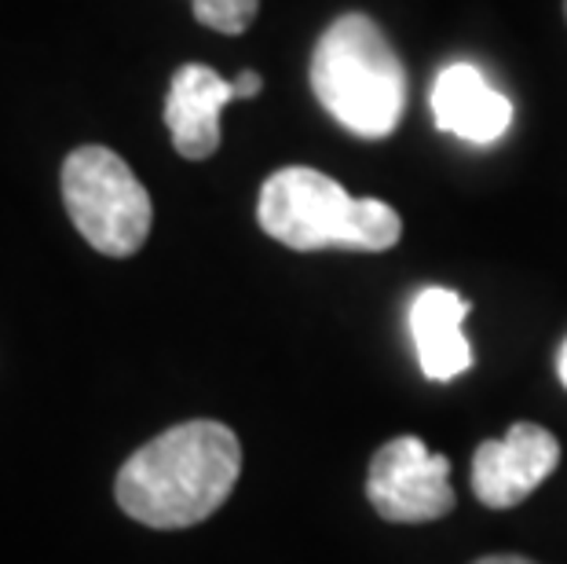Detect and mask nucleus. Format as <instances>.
<instances>
[{
    "label": "nucleus",
    "instance_id": "nucleus-1",
    "mask_svg": "<svg viewBox=\"0 0 567 564\" xmlns=\"http://www.w3.org/2000/svg\"><path fill=\"white\" fill-rule=\"evenodd\" d=\"M243 473V443L224 422H184L132 454L117 473V506L132 521L190 527L213 517Z\"/></svg>",
    "mask_w": 567,
    "mask_h": 564
},
{
    "label": "nucleus",
    "instance_id": "nucleus-2",
    "mask_svg": "<svg viewBox=\"0 0 567 564\" xmlns=\"http://www.w3.org/2000/svg\"><path fill=\"white\" fill-rule=\"evenodd\" d=\"M311 92L359 140H384L403 122L406 70L370 16L333 19L311 52Z\"/></svg>",
    "mask_w": 567,
    "mask_h": 564
},
{
    "label": "nucleus",
    "instance_id": "nucleus-3",
    "mask_svg": "<svg viewBox=\"0 0 567 564\" xmlns=\"http://www.w3.org/2000/svg\"><path fill=\"white\" fill-rule=\"evenodd\" d=\"M257 221L275 243L300 254L333 246L381 254L403 235L400 213L389 202L348 195L333 176L308 165H286L264 180Z\"/></svg>",
    "mask_w": 567,
    "mask_h": 564
},
{
    "label": "nucleus",
    "instance_id": "nucleus-4",
    "mask_svg": "<svg viewBox=\"0 0 567 564\" xmlns=\"http://www.w3.org/2000/svg\"><path fill=\"white\" fill-rule=\"evenodd\" d=\"M63 202L84 243L103 257H132L147 243L154 206L122 154L89 143L66 154Z\"/></svg>",
    "mask_w": 567,
    "mask_h": 564
},
{
    "label": "nucleus",
    "instance_id": "nucleus-5",
    "mask_svg": "<svg viewBox=\"0 0 567 564\" xmlns=\"http://www.w3.org/2000/svg\"><path fill=\"white\" fill-rule=\"evenodd\" d=\"M367 495L392 524H429L454 510L451 462L432 454L421 437H395L373 454Z\"/></svg>",
    "mask_w": 567,
    "mask_h": 564
},
{
    "label": "nucleus",
    "instance_id": "nucleus-6",
    "mask_svg": "<svg viewBox=\"0 0 567 564\" xmlns=\"http://www.w3.org/2000/svg\"><path fill=\"white\" fill-rule=\"evenodd\" d=\"M560 462V443L549 429L516 422L502 440H484L473 454V491L491 510H509L546 484Z\"/></svg>",
    "mask_w": 567,
    "mask_h": 564
},
{
    "label": "nucleus",
    "instance_id": "nucleus-7",
    "mask_svg": "<svg viewBox=\"0 0 567 564\" xmlns=\"http://www.w3.org/2000/svg\"><path fill=\"white\" fill-rule=\"evenodd\" d=\"M432 117L446 136H457L476 147L498 143L513 125V103L491 85L487 74L473 63L443 66L432 81Z\"/></svg>",
    "mask_w": 567,
    "mask_h": 564
},
{
    "label": "nucleus",
    "instance_id": "nucleus-8",
    "mask_svg": "<svg viewBox=\"0 0 567 564\" xmlns=\"http://www.w3.org/2000/svg\"><path fill=\"white\" fill-rule=\"evenodd\" d=\"M231 100H238L235 81L220 78L213 66H179L165 95V125L173 132V147L190 162L213 158L220 151V114Z\"/></svg>",
    "mask_w": 567,
    "mask_h": 564
},
{
    "label": "nucleus",
    "instance_id": "nucleus-9",
    "mask_svg": "<svg viewBox=\"0 0 567 564\" xmlns=\"http://www.w3.org/2000/svg\"><path fill=\"white\" fill-rule=\"evenodd\" d=\"M473 305L446 286H425L410 305L421 375L429 381H454L473 367V345L465 338V319Z\"/></svg>",
    "mask_w": 567,
    "mask_h": 564
},
{
    "label": "nucleus",
    "instance_id": "nucleus-10",
    "mask_svg": "<svg viewBox=\"0 0 567 564\" xmlns=\"http://www.w3.org/2000/svg\"><path fill=\"white\" fill-rule=\"evenodd\" d=\"M190 8H195L202 27L235 38V33H246L249 22L257 19L260 0H190Z\"/></svg>",
    "mask_w": 567,
    "mask_h": 564
},
{
    "label": "nucleus",
    "instance_id": "nucleus-11",
    "mask_svg": "<svg viewBox=\"0 0 567 564\" xmlns=\"http://www.w3.org/2000/svg\"><path fill=\"white\" fill-rule=\"evenodd\" d=\"M235 89H238V100H252V95H260L264 81L257 70H243V74L235 78Z\"/></svg>",
    "mask_w": 567,
    "mask_h": 564
},
{
    "label": "nucleus",
    "instance_id": "nucleus-12",
    "mask_svg": "<svg viewBox=\"0 0 567 564\" xmlns=\"http://www.w3.org/2000/svg\"><path fill=\"white\" fill-rule=\"evenodd\" d=\"M476 564H535V561H527V557H513V554H494V557H484V561H476Z\"/></svg>",
    "mask_w": 567,
    "mask_h": 564
},
{
    "label": "nucleus",
    "instance_id": "nucleus-13",
    "mask_svg": "<svg viewBox=\"0 0 567 564\" xmlns=\"http://www.w3.org/2000/svg\"><path fill=\"white\" fill-rule=\"evenodd\" d=\"M557 370H560V381H564V389H567V341L560 345V356H557Z\"/></svg>",
    "mask_w": 567,
    "mask_h": 564
},
{
    "label": "nucleus",
    "instance_id": "nucleus-14",
    "mask_svg": "<svg viewBox=\"0 0 567 564\" xmlns=\"http://www.w3.org/2000/svg\"><path fill=\"white\" fill-rule=\"evenodd\" d=\"M564 16H567V0H564Z\"/></svg>",
    "mask_w": 567,
    "mask_h": 564
}]
</instances>
